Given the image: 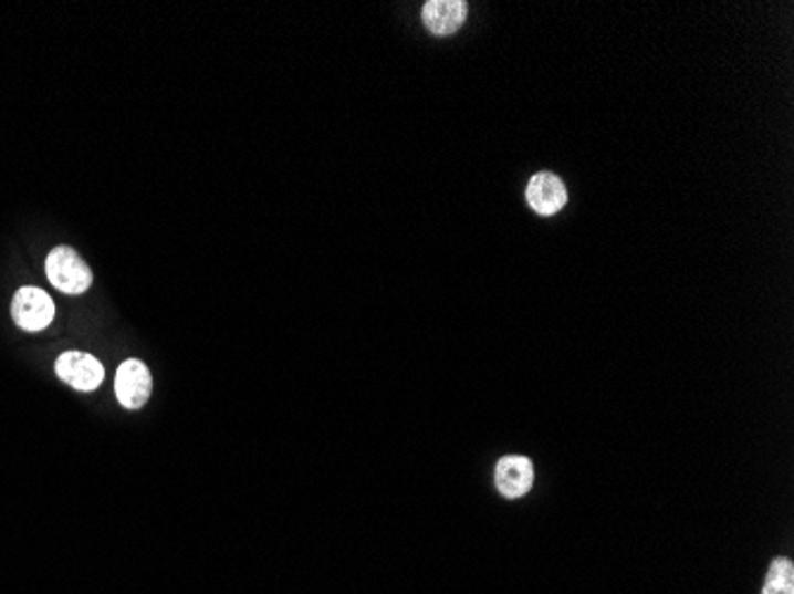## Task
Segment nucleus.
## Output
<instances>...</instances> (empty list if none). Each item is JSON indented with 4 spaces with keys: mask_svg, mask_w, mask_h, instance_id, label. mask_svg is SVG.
<instances>
[{
    "mask_svg": "<svg viewBox=\"0 0 794 594\" xmlns=\"http://www.w3.org/2000/svg\"><path fill=\"white\" fill-rule=\"evenodd\" d=\"M45 277L58 288L60 293H65V295H82L93 283V274H91L88 264L76 254V250H72L67 246H60V248L51 250V254H48Z\"/></svg>",
    "mask_w": 794,
    "mask_h": 594,
    "instance_id": "f257e3e1",
    "label": "nucleus"
},
{
    "mask_svg": "<svg viewBox=\"0 0 794 594\" xmlns=\"http://www.w3.org/2000/svg\"><path fill=\"white\" fill-rule=\"evenodd\" d=\"M12 319L22 331L39 333L53 324L55 304L41 288H20L12 298Z\"/></svg>",
    "mask_w": 794,
    "mask_h": 594,
    "instance_id": "f03ea898",
    "label": "nucleus"
},
{
    "mask_svg": "<svg viewBox=\"0 0 794 594\" xmlns=\"http://www.w3.org/2000/svg\"><path fill=\"white\" fill-rule=\"evenodd\" d=\"M55 374L60 381L72 385L74 390L91 393L95 388H101V383L105 378V368L98 359L88 355V352L72 350V352H62L58 357Z\"/></svg>",
    "mask_w": 794,
    "mask_h": 594,
    "instance_id": "7ed1b4c3",
    "label": "nucleus"
},
{
    "mask_svg": "<svg viewBox=\"0 0 794 594\" xmlns=\"http://www.w3.org/2000/svg\"><path fill=\"white\" fill-rule=\"evenodd\" d=\"M115 395L124 409H140L153 395V376L140 359H126L117 368Z\"/></svg>",
    "mask_w": 794,
    "mask_h": 594,
    "instance_id": "20e7f679",
    "label": "nucleus"
},
{
    "mask_svg": "<svg viewBox=\"0 0 794 594\" xmlns=\"http://www.w3.org/2000/svg\"><path fill=\"white\" fill-rule=\"evenodd\" d=\"M533 463L526 457H502L495 467V486L506 500H519V497L529 494V490L533 488Z\"/></svg>",
    "mask_w": 794,
    "mask_h": 594,
    "instance_id": "39448f33",
    "label": "nucleus"
},
{
    "mask_svg": "<svg viewBox=\"0 0 794 594\" xmlns=\"http://www.w3.org/2000/svg\"><path fill=\"white\" fill-rule=\"evenodd\" d=\"M424 24L436 37H450L467 20L464 0H428L424 6Z\"/></svg>",
    "mask_w": 794,
    "mask_h": 594,
    "instance_id": "423d86ee",
    "label": "nucleus"
},
{
    "mask_svg": "<svg viewBox=\"0 0 794 594\" xmlns=\"http://www.w3.org/2000/svg\"><path fill=\"white\" fill-rule=\"evenodd\" d=\"M526 198L537 215H557L566 205L568 196L560 176L537 174L526 188Z\"/></svg>",
    "mask_w": 794,
    "mask_h": 594,
    "instance_id": "0eeeda50",
    "label": "nucleus"
},
{
    "mask_svg": "<svg viewBox=\"0 0 794 594\" xmlns=\"http://www.w3.org/2000/svg\"><path fill=\"white\" fill-rule=\"evenodd\" d=\"M761 594H794V566L790 559H773Z\"/></svg>",
    "mask_w": 794,
    "mask_h": 594,
    "instance_id": "6e6552de",
    "label": "nucleus"
}]
</instances>
